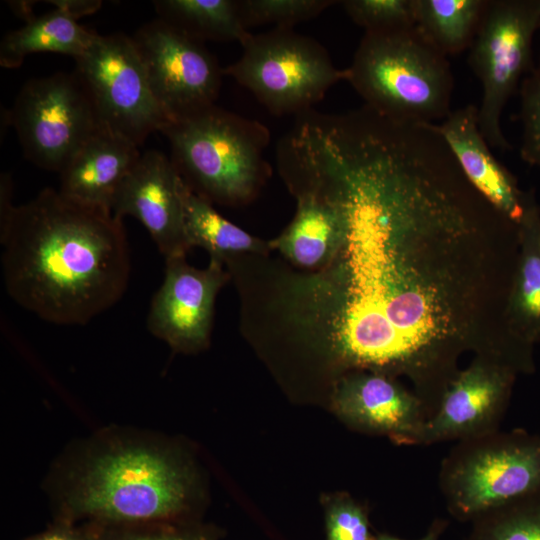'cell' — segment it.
<instances>
[{"label":"cell","instance_id":"obj_3","mask_svg":"<svg viewBox=\"0 0 540 540\" xmlns=\"http://www.w3.org/2000/svg\"><path fill=\"white\" fill-rule=\"evenodd\" d=\"M53 476L54 521H190V475L156 436L102 431L64 459Z\"/></svg>","mask_w":540,"mask_h":540},{"label":"cell","instance_id":"obj_15","mask_svg":"<svg viewBox=\"0 0 540 540\" xmlns=\"http://www.w3.org/2000/svg\"><path fill=\"white\" fill-rule=\"evenodd\" d=\"M332 404L348 425L361 431L386 435L397 444L412 445L427 421L419 397L393 377L356 371L336 383Z\"/></svg>","mask_w":540,"mask_h":540},{"label":"cell","instance_id":"obj_29","mask_svg":"<svg viewBox=\"0 0 540 540\" xmlns=\"http://www.w3.org/2000/svg\"><path fill=\"white\" fill-rule=\"evenodd\" d=\"M326 540H374L366 509L350 496L340 494L327 500Z\"/></svg>","mask_w":540,"mask_h":540},{"label":"cell","instance_id":"obj_7","mask_svg":"<svg viewBox=\"0 0 540 540\" xmlns=\"http://www.w3.org/2000/svg\"><path fill=\"white\" fill-rule=\"evenodd\" d=\"M242 54L223 68L273 115L298 116L320 102L346 70L337 68L326 48L293 28H274L241 43Z\"/></svg>","mask_w":540,"mask_h":540},{"label":"cell","instance_id":"obj_8","mask_svg":"<svg viewBox=\"0 0 540 540\" xmlns=\"http://www.w3.org/2000/svg\"><path fill=\"white\" fill-rule=\"evenodd\" d=\"M540 27V0H489L469 48L468 63L482 85L479 129L489 146L511 145L501 128L502 112L520 79L533 68L532 42Z\"/></svg>","mask_w":540,"mask_h":540},{"label":"cell","instance_id":"obj_12","mask_svg":"<svg viewBox=\"0 0 540 540\" xmlns=\"http://www.w3.org/2000/svg\"><path fill=\"white\" fill-rule=\"evenodd\" d=\"M518 373L501 359L477 355L451 381L436 413L424 423L412 445L461 441L498 431Z\"/></svg>","mask_w":540,"mask_h":540},{"label":"cell","instance_id":"obj_10","mask_svg":"<svg viewBox=\"0 0 540 540\" xmlns=\"http://www.w3.org/2000/svg\"><path fill=\"white\" fill-rule=\"evenodd\" d=\"M75 62V72L106 129L139 147L167 123L132 37L122 33L99 35Z\"/></svg>","mask_w":540,"mask_h":540},{"label":"cell","instance_id":"obj_26","mask_svg":"<svg viewBox=\"0 0 540 540\" xmlns=\"http://www.w3.org/2000/svg\"><path fill=\"white\" fill-rule=\"evenodd\" d=\"M334 0H238L245 27L273 25L274 28H293L319 16Z\"/></svg>","mask_w":540,"mask_h":540},{"label":"cell","instance_id":"obj_21","mask_svg":"<svg viewBox=\"0 0 540 540\" xmlns=\"http://www.w3.org/2000/svg\"><path fill=\"white\" fill-rule=\"evenodd\" d=\"M98 36L55 8L34 16L24 26L3 37L0 64L5 68H16L27 55L38 52L61 53L76 59L90 49Z\"/></svg>","mask_w":540,"mask_h":540},{"label":"cell","instance_id":"obj_13","mask_svg":"<svg viewBox=\"0 0 540 540\" xmlns=\"http://www.w3.org/2000/svg\"><path fill=\"white\" fill-rule=\"evenodd\" d=\"M229 277L216 260L196 268L186 256L165 259L164 278L147 316L148 330L178 352L204 349L210 340L216 297Z\"/></svg>","mask_w":540,"mask_h":540},{"label":"cell","instance_id":"obj_6","mask_svg":"<svg viewBox=\"0 0 540 540\" xmlns=\"http://www.w3.org/2000/svg\"><path fill=\"white\" fill-rule=\"evenodd\" d=\"M439 487L461 522L540 491V435L498 430L458 441L442 460Z\"/></svg>","mask_w":540,"mask_h":540},{"label":"cell","instance_id":"obj_1","mask_svg":"<svg viewBox=\"0 0 540 540\" xmlns=\"http://www.w3.org/2000/svg\"><path fill=\"white\" fill-rule=\"evenodd\" d=\"M378 199L370 185L342 194L349 283L377 331L391 375H405L424 406L438 407L468 349L488 346L462 327L466 286L457 245L500 230L483 201L432 176L395 184Z\"/></svg>","mask_w":540,"mask_h":540},{"label":"cell","instance_id":"obj_4","mask_svg":"<svg viewBox=\"0 0 540 540\" xmlns=\"http://www.w3.org/2000/svg\"><path fill=\"white\" fill-rule=\"evenodd\" d=\"M171 161L185 184L210 203L241 206L257 197L271 175L265 158L269 129L212 105L165 123Z\"/></svg>","mask_w":540,"mask_h":540},{"label":"cell","instance_id":"obj_31","mask_svg":"<svg viewBox=\"0 0 540 540\" xmlns=\"http://www.w3.org/2000/svg\"><path fill=\"white\" fill-rule=\"evenodd\" d=\"M56 9L64 12L74 20L97 11L102 2L98 0H58L49 1Z\"/></svg>","mask_w":540,"mask_h":540},{"label":"cell","instance_id":"obj_25","mask_svg":"<svg viewBox=\"0 0 540 540\" xmlns=\"http://www.w3.org/2000/svg\"><path fill=\"white\" fill-rule=\"evenodd\" d=\"M83 524L90 540H217L213 528L192 521Z\"/></svg>","mask_w":540,"mask_h":540},{"label":"cell","instance_id":"obj_14","mask_svg":"<svg viewBox=\"0 0 540 540\" xmlns=\"http://www.w3.org/2000/svg\"><path fill=\"white\" fill-rule=\"evenodd\" d=\"M182 179L171 159L159 151L141 154L119 186L113 214L136 218L165 259L186 256L191 249L184 224Z\"/></svg>","mask_w":540,"mask_h":540},{"label":"cell","instance_id":"obj_32","mask_svg":"<svg viewBox=\"0 0 540 540\" xmlns=\"http://www.w3.org/2000/svg\"><path fill=\"white\" fill-rule=\"evenodd\" d=\"M448 525V522L443 519H436L433 521L431 526L429 527L427 533L424 537L418 539V540H439L441 534L444 532ZM374 540H404L389 534H378L375 535Z\"/></svg>","mask_w":540,"mask_h":540},{"label":"cell","instance_id":"obj_30","mask_svg":"<svg viewBox=\"0 0 540 540\" xmlns=\"http://www.w3.org/2000/svg\"><path fill=\"white\" fill-rule=\"evenodd\" d=\"M26 540H90V537L85 524L54 521V524L48 529Z\"/></svg>","mask_w":540,"mask_h":540},{"label":"cell","instance_id":"obj_24","mask_svg":"<svg viewBox=\"0 0 540 540\" xmlns=\"http://www.w3.org/2000/svg\"><path fill=\"white\" fill-rule=\"evenodd\" d=\"M467 540H540V491L475 518Z\"/></svg>","mask_w":540,"mask_h":540},{"label":"cell","instance_id":"obj_11","mask_svg":"<svg viewBox=\"0 0 540 540\" xmlns=\"http://www.w3.org/2000/svg\"><path fill=\"white\" fill-rule=\"evenodd\" d=\"M132 38L151 92L167 122L215 105L223 68L203 42L159 18L143 25Z\"/></svg>","mask_w":540,"mask_h":540},{"label":"cell","instance_id":"obj_5","mask_svg":"<svg viewBox=\"0 0 540 540\" xmlns=\"http://www.w3.org/2000/svg\"><path fill=\"white\" fill-rule=\"evenodd\" d=\"M345 70L365 105L389 118L434 124L452 111L450 63L416 25L365 31Z\"/></svg>","mask_w":540,"mask_h":540},{"label":"cell","instance_id":"obj_23","mask_svg":"<svg viewBox=\"0 0 540 540\" xmlns=\"http://www.w3.org/2000/svg\"><path fill=\"white\" fill-rule=\"evenodd\" d=\"M489 0H414L415 25L443 55L469 49Z\"/></svg>","mask_w":540,"mask_h":540},{"label":"cell","instance_id":"obj_2","mask_svg":"<svg viewBox=\"0 0 540 540\" xmlns=\"http://www.w3.org/2000/svg\"><path fill=\"white\" fill-rule=\"evenodd\" d=\"M8 295L57 325H85L124 295L131 271L122 219L45 188L0 223Z\"/></svg>","mask_w":540,"mask_h":540},{"label":"cell","instance_id":"obj_18","mask_svg":"<svg viewBox=\"0 0 540 540\" xmlns=\"http://www.w3.org/2000/svg\"><path fill=\"white\" fill-rule=\"evenodd\" d=\"M296 212L289 225L269 241L287 261L304 269H323L341 254L346 224L338 207L324 195L309 190L291 193Z\"/></svg>","mask_w":540,"mask_h":540},{"label":"cell","instance_id":"obj_17","mask_svg":"<svg viewBox=\"0 0 540 540\" xmlns=\"http://www.w3.org/2000/svg\"><path fill=\"white\" fill-rule=\"evenodd\" d=\"M140 157L137 145L103 127L59 172L58 190L74 201L112 211L119 186Z\"/></svg>","mask_w":540,"mask_h":540},{"label":"cell","instance_id":"obj_28","mask_svg":"<svg viewBox=\"0 0 540 540\" xmlns=\"http://www.w3.org/2000/svg\"><path fill=\"white\" fill-rule=\"evenodd\" d=\"M520 120L521 157L527 163L540 167V60L521 82Z\"/></svg>","mask_w":540,"mask_h":540},{"label":"cell","instance_id":"obj_19","mask_svg":"<svg viewBox=\"0 0 540 540\" xmlns=\"http://www.w3.org/2000/svg\"><path fill=\"white\" fill-rule=\"evenodd\" d=\"M519 254L508 298V333L522 348L532 351L540 340V209L528 195L518 224Z\"/></svg>","mask_w":540,"mask_h":540},{"label":"cell","instance_id":"obj_27","mask_svg":"<svg viewBox=\"0 0 540 540\" xmlns=\"http://www.w3.org/2000/svg\"><path fill=\"white\" fill-rule=\"evenodd\" d=\"M339 3L350 19L365 31L415 25L414 0H343Z\"/></svg>","mask_w":540,"mask_h":540},{"label":"cell","instance_id":"obj_16","mask_svg":"<svg viewBox=\"0 0 540 540\" xmlns=\"http://www.w3.org/2000/svg\"><path fill=\"white\" fill-rule=\"evenodd\" d=\"M472 104L454 111L434 124L472 186L500 213L519 224L528 195L518 188L513 175L495 158L477 121Z\"/></svg>","mask_w":540,"mask_h":540},{"label":"cell","instance_id":"obj_9","mask_svg":"<svg viewBox=\"0 0 540 540\" xmlns=\"http://www.w3.org/2000/svg\"><path fill=\"white\" fill-rule=\"evenodd\" d=\"M6 116L16 129L25 157L58 173L104 127L75 71L29 80Z\"/></svg>","mask_w":540,"mask_h":540},{"label":"cell","instance_id":"obj_22","mask_svg":"<svg viewBox=\"0 0 540 540\" xmlns=\"http://www.w3.org/2000/svg\"><path fill=\"white\" fill-rule=\"evenodd\" d=\"M158 18L203 42L245 41L251 32L243 24L238 0H158Z\"/></svg>","mask_w":540,"mask_h":540},{"label":"cell","instance_id":"obj_20","mask_svg":"<svg viewBox=\"0 0 540 540\" xmlns=\"http://www.w3.org/2000/svg\"><path fill=\"white\" fill-rule=\"evenodd\" d=\"M182 179V178H181ZM184 224L190 248L201 247L223 265L244 255H266L265 242L232 223L215 210L212 203L194 193L182 180Z\"/></svg>","mask_w":540,"mask_h":540}]
</instances>
